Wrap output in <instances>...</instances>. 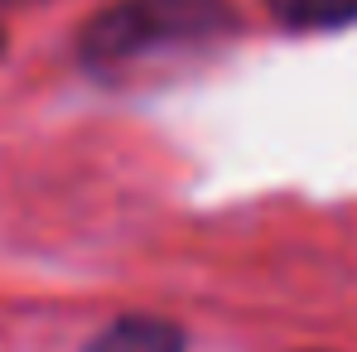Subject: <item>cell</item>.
<instances>
[{"label": "cell", "instance_id": "7a4b0ae2", "mask_svg": "<svg viewBox=\"0 0 357 352\" xmlns=\"http://www.w3.org/2000/svg\"><path fill=\"white\" fill-rule=\"evenodd\" d=\"M87 352H183V333H178L169 319H155V314H130L107 323Z\"/></svg>", "mask_w": 357, "mask_h": 352}, {"label": "cell", "instance_id": "3957f363", "mask_svg": "<svg viewBox=\"0 0 357 352\" xmlns=\"http://www.w3.org/2000/svg\"><path fill=\"white\" fill-rule=\"evenodd\" d=\"M285 29H338L357 20V0H266Z\"/></svg>", "mask_w": 357, "mask_h": 352}, {"label": "cell", "instance_id": "5b68a950", "mask_svg": "<svg viewBox=\"0 0 357 352\" xmlns=\"http://www.w3.org/2000/svg\"><path fill=\"white\" fill-rule=\"evenodd\" d=\"M0 44H5V39H0Z\"/></svg>", "mask_w": 357, "mask_h": 352}, {"label": "cell", "instance_id": "277c9868", "mask_svg": "<svg viewBox=\"0 0 357 352\" xmlns=\"http://www.w3.org/2000/svg\"><path fill=\"white\" fill-rule=\"evenodd\" d=\"M5 5H20V0H5Z\"/></svg>", "mask_w": 357, "mask_h": 352}, {"label": "cell", "instance_id": "6da1fadb", "mask_svg": "<svg viewBox=\"0 0 357 352\" xmlns=\"http://www.w3.org/2000/svg\"><path fill=\"white\" fill-rule=\"evenodd\" d=\"M232 24L237 15L222 0H121L82 29V59L92 68H121L178 44H208Z\"/></svg>", "mask_w": 357, "mask_h": 352}]
</instances>
